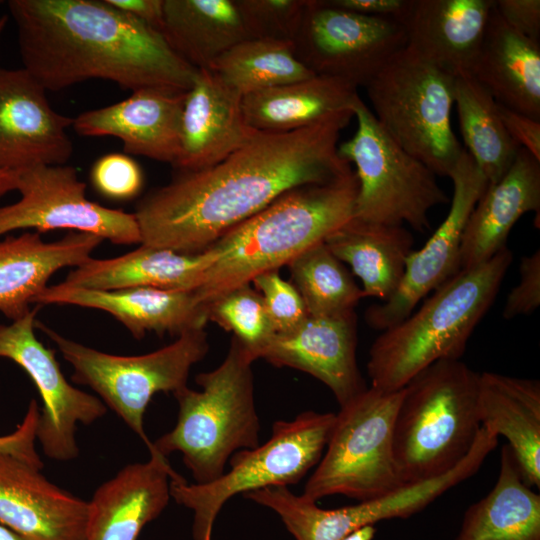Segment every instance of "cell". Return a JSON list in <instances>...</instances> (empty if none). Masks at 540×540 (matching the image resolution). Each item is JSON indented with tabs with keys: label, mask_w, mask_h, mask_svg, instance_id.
Returning <instances> with one entry per match:
<instances>
[{
	"label": "cell",
	"mask_w": 540,
	"mask_h": 540,
	"mask_svg": "<svg viewBox=\"0 0 540 540\" xmlns=\"http://www.w3.org/2000/svg\"><path fill=\"white\" fill-rule=\"evenodd\" d=\"M347 112L290 132L255 131L217 164L178 171L136 205L141 244L197 254L284 193L353 172L338 152Z\"/></svg>",
	"instance_id": "cell-1"
},
{
	"label": "cell",
	"mask_w": 540,
	"mask_h": 540,
	"mask_svg": "<svg viewBox=\"0 0 540 540\" xmlns=\"http://www.w3.org/2000/svg\"><path fill=\"white\" fill-rule=\"evenodd\" d=\"M38 307L9 325L0 324V358L18 364L30 376L43 401L36 439L51 459L68 461L79 454L77 424L90 425L105 415L100 398L71 385L64 377L55 351L35 336Z\"/></svg>",
	"instance_id": "cell-14"
},
{
	"label": "cell",
	"mask_w": 540,
	"mask_h": 540,
	"mask_svg": "<svg viewBox=\"0 0 540 540\" xmlns=\"http://www.w3.org/2000/svg\"><path fill=\"white\" fill-rule=\"evenodd\" d=\"M287 266L291 282L300 293L309 316L352 313L364 298L351 273L324 242L308 248Z\"/></svg>",
	"instance_id": "cell-36"
},
{
	"label": "cell",
	"mask_w": 540,
	"mask_h": 540,
	"mask_svg": "<svg viewBox=\"0 0 540 540\" xmlns=\"http://www.w3.org/2000/svg\"><path fill=\"white\" fill-rule=\"evenodd\" d=\"M208 319L231 332L254 361L276 334L263 298L251 284L236 287L210 303Z\"/></svg>",
	"instance_id": "cell-37"
},
{
	"label": "cell",
	"mask_w": 540,
	"mask_h": 540,
	"mask_svg": "<svg viewBox=\"0 0 540 540\" xmlns=\"http://www.w3.org/2000/svg\"><path fill=\"white\" fill-rule=\"evenodd\" d=\"M102 241L74 231L54 242L43 241L39 232L1 240L0 312L12 321L23 318L54 273L86 262Z\"/></svg>",
	"instance_id": "cell-25"
},
{
	"label": "cell",
	"mask_w": 540,
	"mask_h": 540,
	"mask_svg": "<svg viewBox=\"0 0 540 540\" xmlns=\"http://www.w3.org/2000/svg\"><path fill=\"white\" fill-rule=\"evenodd\" d=\"M404 388L370 386L340 407L315 471L301 494L317 502L330 495L365 501L405 485L393 455V428Z\"/></svg>",
	"instance_id": "cell-9"
},
{
	"label": "cell",
	"mask_w": 540,
	"mask_h": 540,
	"mask_svg": "<svg viewBox=\"0 0 540 540\" xmlns=\"http://www.w3.org/2000/svg\"><path fill=\"white\" fill-rule=\"evenodd\" d=\"M357 89L333 77L314 75L242 98L246 123L255 131L290 132L354 112Z\"/></svg>",
	"instance_id": "cell-30"
},
{
	"label": "cell",
	"mask_w": 540,
	"mask_h": 540,
	"mask_svg": "<svg viewBox=\"0 0 540 540\" xmlns=\"http://www.w3.org/2000/svg\"><path fill=\"white\" fill-rule=\"evenodd\" d=\"M494 0H413L403 23L406 47L457 76L478 55Z\"/></svg>",
	"instance_id": "cell-24"
},
{
	"label": "cell",
	"mask_w": 540,
	"mask_h": 540,
	"mask_svg": "<svg viewBox=\"0 0 540 540\" xmlns=\"http://www.w3.org/2000/svg\"><path fill=\"white\" fill-rule=\"evenodd\" d=\"M454 82L405 47L364 87L387 134L440 176H449L464 149L451 122Z\"/></svg>",
	"instance_id": "cell-7"
},
{
	"label": "cell",
	"mask_w": 540,
	"mask_h": 540,
	"mask_svg": "<svg viewBox=\"0 0 540 540\" xmlns=\"http://www.w3.org/2000/svg\"><path fill=\"white\" fill-rule=\"evenodd\" d=\"M479 374L459 360H440L404 387L393 428V455L404 484L430 480L456 467L482 427Z\"/></svg>",
	"instance_id": "cell-5"
},
{
	"label": "cell",
	"mask_w": 540,
	"mask_h": 540,
	"mask_svg": "<svg viewBox=\"0 0 540 540\" xmlns=\"http://www.w3.org/2000/svg\"><path fill=\"white\" fill-rule=\"evenodd\" d=\"M90 179L95 190L111 200H129L143 186V172L138 163L125 153H108L93 164Z\"/></svg>",
	"instance_id": "cell-40"
},
{
	"label": "cell",
	"mask_w": 540,
	"mask_h": 540,
	"mask_svg": "<svg viewBox=\"0 0 540 540\" xmlns=\"http://www.w3.org/2000/svg\"><path fill=\"white\" fill-rule=\"evenodd\" d=\"M106 2L161 32L163 0H106Z\"/></svg>",
	"instance_id": "cell-46"
},
{
	"label": "cell",
	"mask_w": 540,
	"mask_h": 540,
	"mask_svg": "<svg viewBox=\"0 0 540 540\" xmlns=\"http://www.w3.org/2000/svg\"><path fill=\"white\" fill-rule=\"evenodd\" d=\"M186 93L142 89L115 104L81 113L73 129L87 137L113 136L125 154L174 165L180 150V122Z\"/></svg>",
	"instance_id": "cell-21"
},
{
	"label": "cell",
	"mask_w": 540,
	"mask_h": 540,
	"mask_svg": "<svg viewBox=\"0 0 540 540\" xmlns=\"http://www.w3.org/2000/svg\"><path fill=\"white\" fill-rule=\"evenodd\" d=\"M513 261L507 248L489 260L463 268L394 326L382 331L369 350L371 386L404 388L419 372L440 360H459L477 324L493 304Z\"/></svg>",
	"instance_id": "cell-4"
},
{
	"label": "cell",
	"mask_w": 540,
	"mask_h": 540,
	"mask_svg": "<svg viewBox=\"0 0 540 540\" xmlns=\"http://www.w3.org/2000/svg\"><path fill=\"white\" fill-rule=\"evenodd\" d=\"M298 60L315 75L365 87L407 45L404 26L391 19L366 16L307 0L292 42Z\"/></svg>",
	"instance_id": "cell-12"
},
{
	"label": "cell",
	"mask_w": 540,
	"mask_h": 540,
	"mask_svg": "<svg viewBox=\"0 0 540 540\" xmlns=\"http://www.w3.org/2000/svg\"><path fill=\"white\" fill-rule=\"evenodd\" d=\"M455 540H540V496L525 483L508 444L496 484L466 510Z\"/></svg>",
	"instance_id": "cell-32"
},
{
	"label": "cell",
	"mask_w": 540,
	"mask_h": 540,
	"mask_svg": "<svg viewBox=\"0 0 540 540\" xmlns=\"http://www.w3.org/2000/svg\"><path fill=\"white\" fill-rule=\"evenodd\" d=\"M247 39L293 42L307 0H235Z\"/></svg>",
	"instance_id": "cell-38"
},
{
	"label": "cell",
	"mask_w": 540,
	"mask_h": 540,
	"mask_svg": "<svg viewBox=\"0 0 540 540\" xmlns=\"http://www.w3.org/2000/svg\"><path fill=\"white\" fill-rule=\"evenodd\" d=\"M478 409L482 427L507 439L525 483L539 488V380L480 373Z\"/></svg>",
	"instance_id": "cell-29"
},
{
	"label": "cell",
	"mask_w": 540,
	"mask_h": 540,
	"mask_svg": "<svg viewBox=\"0 0 540 540\" xmlns=\"http://www.w3.org/2000/svg\"><path fill=\"white\" fill-rule=\"evenodd\" d=\"M324 243L362 282L364 297L388 300L403 278L414 244L404 226L384 225L351 218Z\"/></svg>",
	"instance_id": "cell-31"
},
{
	"label": "cell",
	"mask_w": 540,
	"mask_h": 540,
	"mask_svg": "<svg viewBox=\"0 0 540 540\" xmlns=\"http://www.w3.org/2000/svg\"><path fill=\"white\" fill-rule=\"evenodd\" d=\"M242 98L213 70L197 69L181 115L178 171L213 166L252 137Z\"/></svg>",
	"instance_id": "cell-22"
},
{
	"label": "cell",
	"mask_w": 540,
	"mask_h": 540,
	"mask_svg": "<svg viewBox=\"0 0 540 540\" xmlns=\"http://www.w3.org/2000/svg\"><path fill=\"white\" fill-rule=\"evenodd\" d=\"M354 117L357 129L339 144V155L356 167L358 192L354 218L425 232L428 213L449 199L436 174L400 147L382 128L371 109L358 96Z\"/></svg>",
	"instance_id": "cell-11"
},
{
	"label": "cell",
	"mask_w": 540,
	"mask_h": 540,
	"mask_svg": "<svg viewBox=\"0 0 540 540\" xmlns=\"http://www.w3.org/2000/svg\"><path fill=\"white\" fill-rule=\"evenodd\" d=\"M376 529L374 526H366L351 533L343 540H372L375 536Z\"/></svg>",
	"instance_id": "cell-48"
},
{
	"label": "cell",
	"mask_w": 540,
	"mask_h": 540,
	"mask_svg": "<svg viewBox=\"0 0 540 540\" xmlns=\"http://www.w3.org/2000/svg\"><path fill=\"white\" fill-rule=\"evenodd\" d=\"M7 21H8L7 15H4L0 18V36L7 24Z\"/></svg>",
	"instance_id": "cell-50"
},
{
	"label": "cell",
	"mask_w": 540,
	"mask_h": 540,
	"mask_svg": "<svg viewBox=\"0 0 540 540\" xmlns=\"http://www.w3.org/2000/svg\"><path fill=\"white\" fill-rule=\"evenodd\" d=\"M499 104L540 120V44L490 13L470 71Z\"/></svg>",
	"instance_id": "cell-28"
},
{
	"label": "cell",
	"mask_w": 540,
	"mask_h": 540,
	"mask_svg": "<svg viewBox=\"0 0 540 540\" xmlns=\"http://www.w3.org/2000/svg\"><path fill=\"white\" fill-rule=\"evenodd\" d=\"M18 171L0 170V198L17 189Z\"/></svg>",
	"instance_id": "cell-47"
},
{
	"label": "cell",
	"mask_w": 540,
	"mask_h": 540,
	"mask_svg": "<svg viewBox=\"0 0 540 540\" xmlns=\"http://www.w3.org/2000/svg\"><path fill=\"white\" fill-rule=\"evenodd\" d=\"M216 258L210 249L186 254L140 244L138 248L114 258L91 257L71 270L63 282L97 290L151 287L195 291Z\"/></svg>",
	"instance_id": "cell-27"
},
{
	"label": "cell",
	"mask_w": 540,
	"mask_h": 540,
	"mask_svg": "<svg viewBox=\"0 0 540 540\" xmlns=\"http://www.w3.org/2000/svg\"><path fill=\"white\" fill-rule=\"evenodd\" d=\"M495 9L504 22L516 32L539 42V0H494Z\"/></svg>",
	"instance_id": "cell-43"
},
{
	"label": "cell",
	"mask_w": 540,
	"mask_h": 540,
	"mask_svg": "<svg viewBox=\"0 0 540 540\" xmlns=\"http://www.w3.org/2000/svg\"><path fill=\"white\" fill-rule=\"evenodd\" d=\"M35 327L55 343L73 368L71 379L93 389L146 444L143 417L154 394H172L187 386L191 368L209 351L205 329L187 331L171 344L150 353L121 356L105 353L64 337L39 322Z\"/></svg>",
	"instance_id": "cell-10"
},
{
	"label": "cell",
	"mask_w": 540,
	"mask_h": 540,
	"mask_svg": "<svg viewBox=\"0 0 540 540\" xmlns=\"http://www.w3.org/2000/svg\"><path fill=\"white\" fill-rule=\"evenodd\" d=\"M458 475L449 471L439 477L405 484L385 495L336 509H323L316 502L294 494L288 486H270L244 497L273 510L296 540H343L375 523L407 518L421 511L456 486Z\"/></svg>",
	"instance_id": "cell-16"
},
{
	"label": "cell",
	"mask_w": 540,
	"mask_h": 540,
	"mask_svg": "<svg viewBox=\"0 0 540 540\" xmlns=\"http://www.w3.org/2000/svg\"><path fill=\"white\" fill-rule=\"evenodd\" d=\"M356 347L355 312L309 316L296 330L275 334L259 359L312 375L331 390L341 407L368 388L358 368Z\"/></svg>",
	"instance_id": "cell-18"
},
{
	"label": "cell",
	"mask_w": 540,
	"mask_h": 540,
	"mask_svg": "<svg viewBox=\"0 0 540 540\" xmlns=\"http://www.w3.org/2000/svg\"><path fill=\"white\" fill-rule=\"evenodd\" d=\"M330 5L358 14L387 18L403 25L413 0H326Z\"/></svg>",
	"instance_id": "cell-45"
},
{
	"label": "cell",
	"mask_w": 540,
	"mask_h": 540,
	"mask_svg": "<svg viewBox=\"0 0 540 540\" xmlns=\"http://www.w3.org/2000/svg\"><path fill=\"white\" fill-rule=\"evenodd\" d=\"M149 453V460L125 466L87 501L84 540H137L168 505L177 472L153 445Z\"/></svg>",
	"instance_id": "cell-23"
},
{
	"label": "cell",
	"mask_w": 540,
	"mask_h": 540,
	"mask_svg": "<svg viewBox=\"0 0 540 540\" xmlns=\"http://www.w3.org/2000/svg\"><path fill=\"white\" fill-rule=\"evenodd\" d=\"M23 68L47 91L89 79L187 92L197 69L163 34L106 0H11Z\"/></svg>",
	"instance_id": "cell-2"
},
{
	"label": "cell",
	"mask_w": 540,
	"mask_h": 540,
	"mask_svg": "<svg viewBox=\"0 0 540 540\" xmlns=\"http://www.w3.org/2000/svg\"><path fill=\"white\" fill-rule=\"evenodd\" d=\"M250 284L261 294L276 334H287L300 327L309 317L306 305L291 281L279 270L256 276Z\"/></svg>",
	"instance_id": "cell-39"
},
{
	"label": "cell",
	"mask_w": 540,
	"mask_h": 540,
	"mask_svg": "<svg viewBox=\"0 0 540 540\" xmlns=\"http://www.w3.org/2000/svg\"><path fill=\"white\" fill-rule=\"evenodd\" d=\"M73 118L56 112L46 90L24 68H0V170L64 165Z\"/></svg>",
	"instance_id": "cell-17"
},
{
	"label": "cell",
	"mask_w": 540,
	"mask_h": 540,
	"mask_svg": "<svg viewBox=\"0 0 540 540\" xmlns=\"http://www.w3.org/2000/svg\"><path fill=\"white\" fill-rule=\"evenodd\" d=\"M448 177L453 194L446 218L421 249L411 252L396 292L385 302L367 308L365 320L371 328L383 331L399 323L424 297L461 270L463 232L489 183L465 149Z\"/></svg>",
	"instance_id": "cell-15"
},
{
	"label": "cell",
	"mask_w": 540,
	"mask_h": 540,
	"mask_svg": "<svg viewBox=\"0 0 540 540\" xmlns=\"http://www.w3.org/2000/svg\"><path fill=\"white\" fill-rule=\"evenodd\" d=\"M336 414L305 411L290 421L274 422L271 437L252 449L235 452L230 469L216 480L188 483L178 473L170 479L171 497L193 511L194 540H213L214 522L237 494L298 483L320 461Z\"/></svg>",
	"instance_id": "cell-8"
},
{
	"label": "cell",
	"mask_w": 540,
	"mask_h": 540,
	"mask_svg": "<svg viewBox=\"0 0 540 540\" xmlns=\"http://www.w3.org/2000/svg\"><path fill=\"white\" fill-rule=\"evenodd\" d=\"M498 112L510 138L540 162V120L509 109L499 103Z\"/></svg>",
	"instance_id": "cell-44"
},
{
	"label": "cell",
	"mask_w": 540,
	"mask_h": 540,
	"mask_svg": "<svg viewBox=\"0 0 540 540\" xmlns=\"http://www.w3.org/2000/svg\"><path fill=\"white\" fill-rule=\"evenodd\" d=\"M355 172L325 184L296 187L213 242L217 256L194 291L208 305L232 289L279 270L354 216Z\"/></svg>",
	"instance_id": "cell-3"
},
{
	"label": "cell",
	"mask_w": 540,
	"mask_h": 540,
	"mask_svg": "<svg viewBox=\"0 0 540 540\" xmlns=\"http://www.w3.org/2000/svg\"><path fill=\"white\" fill-rule=\"evenodd\" d=\"M253 362L232 336L223 362L196 375L201 390L186 386L173 393L179 406L177 423L152 445L166 457L180 452L197 484L219 478L235 452L260 445Z\"/></svg>",
	"instance_id": "cell-6"
},
{
	"label": "cell",
	"mask_w": 540,
	"mask_h": 540,
	"mask_svg": "<svg viewBox=\"0 0 540 540\" xmlns=\"http://www.w3.org/2000/svg\"><path fill=\"white\" fill-rule=\"evenodd\" d=\"M19 201L0 207V236L18 229H67L96 235L116 245L141 244L134 213L89 200L86 184L69 165L18 170Z\"/></svg>",
	"instance_id": "cell-13"
},
{
	"label": "cell",
	"mask_w": 540,
	"mask_h": 540,
	"mask_svg": "<svg viewBox=\"0 0 540 540\" xmlns=\"http://www.w3.org/2000/svg\"><path fill=\"white\" fill-rule=\"evenodd\" d=\"M39 415L38 404L33 399L17 428L10 434L0 436V452L10 454L34 467L42 469L43 462L35 449Z\"/></svg>",
	"instance_id": "cell-42"
},
{
	"label": "cell",
	"mask_w": 540,
	"mask_h": 540,
	"mask_svg": "<svg viewBox=\"0 0 540 540\" xmlns=\"http://www.w3.org/2000/svg\"><path fill=\"white\" fill-rule=\"evenodd\" d=\"M161 33L196 69H210L224 52L247 39L235 0H163Z\"/></svg>",
	"instance_id": "cell-33"
},
{
	"label": "cell",
	"mask_w": 540,
	"mask_h": 540,
	"mask_svg": "<svg viewBox=\"0 0 540 540\" xmlns=\"http://www.w3.org/2000/svg\"><path fill=\"white\" fill-rule=\"evenodd\" d=\"M520 279L509 292L502 316L513 319L520 315H530L540 305V251L521 258L519 265Z\"/></svg>",
	"instance_id": "cell-41"
},
{
	"label": "cell",
	"mask_w": 540,
	"mask_h": 540,
	"mask_svg": "<svg viewBox=\"0 0 540 540\" xmlns=\"http://www.w3.org/2000/svg\"><path fill=\"white\" fill-rule=\"evenodd\" d=\"M36 304L75 305L105 311L117 319L136 339L146 333L180 336L205 329L208 307L194 291H172L151 287L97 290L64 282L47 286L35 299Z\"/></svg>",
	"instance_id": "cell-20"
},
{
	"label": "cell",
	"mask_w": 540,
	"mask_h": 540,
	"mask_svg": "<svg viewBox=\"0 0 540 540\" xmlns=\"http://www.w3.org/2000/svg\"><path fill=\"white\" fill-rule=\"evenodd\" d=\"M242 97L314 76L296 57L291 42L245 39L210 68Z\"/></svg>",
	"instance_id": "cell-35"
},
{
	"label": "cell",
	"mask_w": 540,
	"mask_h": 540,
	"mask_svg": "<svg viewBox=\"0 0 540 540\" xmlns=\"http://www.w3.org/2000/svg\"><path fill=\"white\" fill-rule=\"evenodd\" d=\"M454 105L464 149L488 183H496L509 170L520 149L502 124L498 103L469 73H462L455 76Z\"/></svg>",
	"instance_id": "cell-34"
},
{
	"label": "cell",
	"mask_w": 540,
	"mask_h": 540,
	"mask_svg": "<svg viewBox=\"0 0 540 540\" xmlns=\"http://www.w3.org/2000/svg\"><path fill=\"white\" fill-rule=\"evenodd\" d=\"M540 212V162L520 148L506 174L476 203L461 242V269L481 264L506 247L515 223Z\"/></svg>",
	"instance_id": "cell-26"
},
{
	"label": "cell",
	"mask_w": 540,
	"mask_h": 540,
	"mask_svg": "<svg viewBox=\"0 0 540 540\" xmlns=\"http://www.w3.org/2000/svg\"><path fill=\"white\" fill-rule=\"evenodd\" d=\"M0 540H25V539L0 525Z\"/></svg>",
	"instance_id": "cell-49"
},
{
	"label": "cell",
	"mask_w": 540,
	"mask_h": 540,
	"mask_svg": "<svg viewBox=\"0 0 540 540\" xmlns=\"http://www.w3.org/2000/svg\"><path fill=\"white\" fill-rule=\"evenodd\" d=\"M88 504L0 452V525L25 540H84Z\"/></svg>",
	"instance_id": "cell-19"
}]
</instances>
